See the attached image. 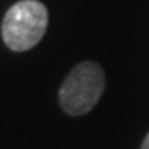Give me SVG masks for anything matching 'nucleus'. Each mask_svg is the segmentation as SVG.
I'll return each instance as SVG.
<instances>
[{
    "mask_svg": "<svg viewBox=\"0 0 149 149\" xmlns=\"http://www.w3.org/2000/svg\"><path fill=\"white\" fill-rule=\"evenodd\" d=\"M49 12L38 0H20L6 11L2 22V38L14 52H26L44 37Z\"/></svg>",
    "mask_w": 149,
    "mask_h": 149,
    "instance_id": "obj_1",
    "label": "nucleus"
},
{
    "mask_svg": "<svg viewBox=\"0 0 149 149\" xmlns=\"http://www.w3.org/2000/svg\"><path fill=\"white\" fill-rule=\"evenodd\" d=\"M105 88V73L97 63L74 65L59 88V105L70 116H82L99 102Z\"/></svg>",
    "mask_w": 149,
    "mask_h": 149,
    "instance_id": "obj_2",
    "label": "nucleus"
},
{
    "mask_svg": "<svg viewBox=\"0 0 149 149\" xmlns=\"http://www.w3.org/2000/svg\"><path fill=\"white\" fill-rule=\"evenodd\" d=\"M140 149H149V132L146 134V137L143 140V143H141V148Z\"/></svg>",
    "mask_w": 149,
    "mask_h": 149,
    "instance_id": "obj_3",
    "label": "nucleus"
}]
</instances>
